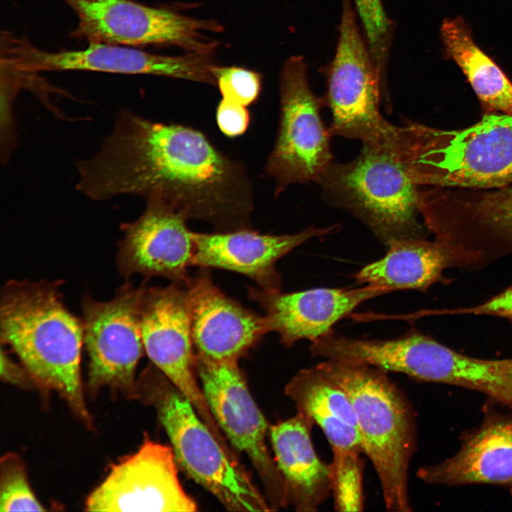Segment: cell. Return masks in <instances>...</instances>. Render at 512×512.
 Returning <instances> with one entry per match:
<instances>
[{
	"instance_id": "15",
	"label": "cell",
	"mask_w": 512,
	"mask_h": 512,
	"mask_svg": "<svg viewBox=\"0 0 512 512\" xmlns=\"http://www.w3.org/2000/svg\"><path fill=\"white\" fill-rule=\"evenodd\" d=\"M12 62L22 73L84 70L118 74L154 75L215 85L211 55L188 53L182 56L149 53L125 46L90 43L78 50L48 52L18 40Z\"/></svg>"
},
{
	"instance_id": "6",
	"label": "cell",
	"mask_w": 512,
	"mask_h": 512,
	"mask_svg": "<svg viewBox=\"0 0 512 512\" xmlns=\"http://www.w3.org/2000/svg\"><path fill=\"white\" fill-rule=\"evenodd\" d=\"M154 398L176 460L191 478L228 511L273 510L230 449L214 436L176 388L162 385Z\"/></svg>"
},
{
	"instance_id": "18",
	"label": "cell",
	"mask_w": 512,
	"mask_h": 512,
	"mask_svg": "<svg viewBox=\"0 0 512 512\" xmlns=\"http://www.w3.org/2000/svg\"><path fill=\"white\" fill-rule=\"evenodd\" d=\"M391 292L369 284L359 288H315L282 293L248 288L249 297L265 311L268 332L287 347L302 339L314 341L334 332L333 326L367 300Z\"/></svg>"
},
{
	"instance_id": "5",
	"label": "cell",
	"mask_w": 512,
	"mask_h": 512,
	"mask_svg": "<svg viewBox=\"0 0 512 512\" xmlns=\"http://www.w3.org/2000/svg\"><path fill=\"white\" fill-rule=\"evenodd\" d=\"M316 183L328 203L356 217L385 247L421 238L420 187L393 146L363 143L355 159L333 161Z\"/></svg>"
},
{
	"instance_id": "7",
	"label": "cell",
	"mask_w": 512,
	"mask_h": 512,
	"mask_svg": "<svg viewBox=\"0 0 512 512\" xmlns=\"http://www.w3.org/2000/svg\"><path fill=\"white\" fill-rule=\"evenodd\" d=\"M420 212L435 239L463 264L512 252V184L491 188L427 187Z\"/></svg>"
},
{
	"instance_id": "19",
	"label": "cell",
	"mask_w": 512,
	"mask_h": 512,
	"mask_svg": "<svg viewBox=\"0 0 512 512\" xmlns=\"http://www.w3.org/2000/svg\"><path fill=\"white\" fill-rule=\"evenodd\" d=\"M339 227H309L293 234H261L251 228L213 233L192 232L191 266L215 268L243 274L260 289L280 290L277 262L311 238L336 233Z\"/></svg>"
},
{
	"instance_id": "31",
	"label": "cell",
	"mask_w": 512,
	"mask_h": 512,
	"mask_svg": "<svg viewBox=\"0 0 512 512\" xmlns=\"http://www.w3.org/2000/svg\"><path fill=\"white\" fill-rule=\"evenodd\" d=\"M1 375L5 380L18 383L24 381L26 375H29L25 367L22 365L19 366L14 363L4 351L3 347L1 350Z\"/></svg>"
},
{
	"instance_id": "16",
	"label": "cell",
	"mask_w": 512,
	"mask_h": 512,
	"mask_svg": "<svg viewBox=\"0 0 512 512\" xmlns=\"http://www.w3.org/2000/svg\"><path fill=\"white\" fill-rule=\"evenodd\" d=\"M172 448L146 439L140 449L112 466L89 496V511H194L195 501L178 481Z\"/></svg>"
},
{
	"instance_id": "1",
	"label": "cell",
	"mask_w": 512,
	"mask_h": 512,
	"mask_svg": "<svg viewBox=\"0 0 512 512\" xmlns=\"http://www.w3.org/2000/svg\"><path fill=\"white\" fill-rule=\"evenodd\" d=\"M77 165V188L91 200L155 197L216 231L250 228L245 169L191 127L124 111L98 151Z\"/></svg>"
},
{
	"instance_id": "28",
	"label": "cell",
	"mask_w": 512,
	"mask_h": 512,
	"mask_svg": "<svg viewBox=\"0 0 512 512\" xmlns=\"http://www.w3.org/2000/svg\"><path fill=\"white\" fill-rule=\"evenodd\" d=\"M223 99L248 106L254 103L262 89L261 75L241 67H220L212 69Z\"/></svg>"
},
{
	"instance_id": "12",
	"label": "cell",
	"mask_w": 512,
	"mask_h": 512,
	"mask_svg": "<svg viewBox=\"0 0 512 512\" xmlns=\"http://www.w3.org/2000/svg\"><path fill=\"white\" fill-rule=\"evenodd\" d=\"M238 360H213L196 353V370L218 426L257 470L273 510L289 505L284 478L266 445L268 424L250 393Z\"/></svg>"
},
{
	"instance_id": "22",
	"label": "cell",
	"mask_w": 512,
	"mask_h": 512,
	"mask_svg": "<svg viewBox=\"0 0 512 512\" xmlns=\"http://www.w3.org/2000/svg\"><path fill=\"white\" fill-rule=\"evenodd\" d=\"M417 475L432 485H512V417L487 415L464 435L454 455L420 467Z\"/></svg>"
},
{
	"instance_id": "33",
	"label": "cell",
	"mask_w": 512,
	"mask_h": 512,
	"mask_svg": "<svg viewBox=\"0 0 512 512\" xmlns=\"http://www.w3.org/2000/svg\"><path fill=\"white\" fill-rule=\"evenodd\" d=\"M511 495H512V489H511Z\"/></svg>"
},
{
	"instance_id": "8",
	"label": "cell",
	"mask_w": 512,
	"mask_h": 512,
	"mask_svg": "<svg viewBox=\"0 0 512 512\" xmlns=\"http://www.w3.org/2000/svg\"><path fill=\"white\" fill-rule=\"evenodd\" d=\"M381 73L363 39L348 0H343L337 47L323 98L331 112V136L392 146L398 126L380 112Z\"/></svg>"
},
{
	"instance_id": "17",
	"label": "cell",
	"mask_w": 512,
	"mask_h": 512,
	"mask_svg": "<svg viewBox=\"0 0 512 512\" xmlns=\"http://www.w3.org/2000/svg\"><path fill=\"white\" fill-rule=\"evenodd\" d=\"M187 219L162 200L146 198V208L132 222L120 224L117 265L126 279L135 274L161 277L186 287L193 255Z\"/></svg>"
},
{
	"instance_id": "23",
	"label": "cell",
	"mask_w": 512,
	"mask_h": 512,
	"mask_svg": "<svg viewBox=\"0 0 512 512\" xmlns=\"http://www.w3.org/2000/svg\"><path fill=\"white\" fill-rule=\"evenodd\" d=\"M314 425L309 417L297 412L270 430L289 505L297 511H317L332 495V468L331 463H325L316 454L311 437Z\"/></svg>"
},
{
	"instance_id": "32",
	"label": "cell",
	"mask_w": 512,
	"mask_h": 512,
	"mask_svg": "<svg viewBox=\"0 0 512 512\" xmlns=\"http://www.w3.org/2000/svg\"><path fill=\"white\" fill-rule=\"evenodd\" d=\"M500 371L512 388V358L498 360Z\"/></svg>"
},
{
	"instance_id": "10",
	"label": "cell",
	"mask_w": 512,
	"mask_h": 512,
	"mask_svg": "<svg viewBox=\"0 0 512 512\" xmlns=\"http://www.w3.org/2000/svg\"><path fill=\"white\" fill-rule=\"evenodd\" d=\"M314 356L371 366L415 380L481 389L488 376L484 359L470 357L418 332L393 339H361L334 332L313 342Z\"/></svg>"
},
{
	"instance_id": "25",
	"label": "cell",
	"mask_w": 512,
	"mask_h": 512,
	"mask_svg": "<svg viewBox=\"0 0 512 512\" xmlns=\"http://www.w3.org/2000/svg\"><path fill=\"white\" fill-rule=\"evenodd\" d=\"M440 36L444 57L460 68L486 112L512 114V82L475 43L464 18H446Z\"/></svg>"
},
{
	"instance_id": "20",
	"label": "cell",
	"mask_w": 512,
	"mask_h": 512,
	"mask_svg": "<svg viewBox=\"0 0 512 512\" xmlns=\"http://www.w3.org/2000/svg\"><path fill=\"white\" fill-rule=\"evenodd\" d=\"M196 353L213 360H238L268 333L264 316L226 296L201 268L187 286Z\"/></svg>"
},
{
	"instance_id": "4",
	"label": "cell",
	"mask_w": 512,
	"mask_h": 512,
	"mask_svg": "<svg viewBox=\"0 0 512 512\" xmlns=\"http://www.w3.org/2000/svg\"><path fill=\"white\" fill-rule=\"evenodd\" d=\"M319 365L352 402L363 454L378 475L386 508L412 511L408 473L417 437L408 399L388 373L375 367L338 359Z\"/></svg>"
},
{
	"instance_id": "21",
	"label": "cell",
	"mask_w": 512,
	"mask_h": 512,
	"mask_svg": "<svg viewBox=\"0 0 512 512\" xmlns=\"http://www.w3.org/2000/svg\"><path fill=\"white\" fill-rule=\"evenodd\" d=\"M297 412L309 417L327 439L336 474L363 469L357 419L346 393L316 365L298 371L284 388Z\"/></svg>"
},
{
	"instance_id": "27",
	"label": "cell",
	"mask_w": 512,
	"mask_h": 512,
	"mask_svg": "<svg viewBox=\"0 0 512 512\" xmlns=\"http://www.w3.org/2000/svg\"><path fill=\"white\" fill-rule=\"evenodd\" d=\"M373 58L382 72L390 31V23L382 0H353Z\"/></svg>"
},
{
	"instance_id": "2",
	"label": "cell",
	"mask_w": 512,
	"mask_h": 512,
	"mask_svg": "<svg viewBox=\"0 0 512 512\" xmlns=\"http://www.w3.org/2000/svg\"><path fill=\"white\" fill-rule=\"evenodd\" d=\"M63 284V279L8 281L1 291L0 338L33 380L57 391L90 426L80 378L83 322L65 305Z\"/></svg>"
},
{
	"instance_id": "26",
	"label": "cell",
	"mask_w": 512,
	"mask_h": 512,
	"mask_svg": "<svg viewBox=\"0 0 512 512\" xmlns=\"http://www.w3.org/2000/svg\"><path fill=\"white\" fill-rule=\"evenodd\" d=\"M43 511L33 494L20 458L14 454L1 460L0 511Z\"/></svg>"
},
{
	"instance_id": "30",
	"label": "cell",
	"mask_w": 512,
	"mask_h": 512,
	"mask_svg": "<svg viewBox=\"0 0 512 512\" xmlns=\"http://www.w3.org/2000/svg\"><path fill=\"white\" fill-rule=\"evenodd\" d=\"M439 312L448 314L496 316L505 318L512 323V286L478 306Z\"/></svg>"
},
{
	"instance_id": "29",
	"label": "cell",
	"mask_w": 512,
	"mask_h": 512,
	"mask_svg": "<svg viewBox=\"0 0 512 512\" xmlns=\"http://www.w3.org/2000/svg\"><path fill=\"white\" fill-rule=\"evenodd\" d=\"M250 121L246 107L222 99L216 109V122L220 130L228 137L243 134Z\"/></svg>"
},
{
	"instance_id": "14",
	"label": "cell",
	"mask_w": 512,
	"mask_h": 512,
	"mask_svg": "<svg viewBox=\"0 0 512 512\" xmlns=\"http://www.w3.org/2000/svg\"><path fill=\"white\" fill-rule=\"evenodd\" d=\"M143 284L121 285L108 301L82 299L84 343L89 356V387H110L132 395L134 373L144 351L140 302Z\"/></svg>"
},
{
	"instance_id": "3",
	"label": "cell",
	"mask_w": 512,
	"mask_h": 512,
	"mask_svg": "<svg viewBox=\"0 0 512 512\" xmlns=\"http://www.w3.org/2000/svg\"><path fill=\"white\" fill-rule=\"evenodd\" d=\"M395 151L418 187L491 188L512 184V114L486 112L476 123L442 129L399 127Z\"/></svg>"
},
{
	"instance_id": "13",
	"label": "cell",
	"mask_w": 512,
	"mask_h": 512,
	"mask_svg": "<svg viewBox=\"0 0 512 512\" xmlns=\"http://www.w3.org/2000/svg\"><path fill=\"white\" fill-rule=\"evenodd\" d=\"M140 326L144 351L156 368L193 405L214 436L227 442L198 384L187 287L143 283Z\"/></svg>"
},
{
	"instance_id": "11",
	"label": "cell",
	"mask_w": 512,
	"mask_h": 512,
	"mask_svg": "<svg viewBox=\"0 0 512 512\" xmlns=\"http://www.w3.org/2000/svg\"><path fill=\"white\" fill-rule=\"evenodd\" d=\"M78 18L71 36L89 43L174 45L188 53L212 54L218 42L203 32H221L213 19H197L132 0H62Z\"/></svg>"
},
{
	"instance_id": "24",
	"label": "cell",
	"mask_w": 512,
	"mask_h": 512,
	"mask_svg": "<svg viewBox=\"0 0 512 512\" xmlns=\"http://www.w3.org/2000/svg\"><path fill=\"white\" fill-rule=\"evenodd\" d=\"M386 254L364 266L353 277L359 284L389 291H425L442 279L444 270L460 265L454 250L435 239L411 238L391 242Z\"/></svg>"
},
{
	"instance_id": "9",
	"label": "cell",
	"mask_w": 512,
	"mask_h": 512,
	"mask_svg": "<svg viewBox=\"0 0 512 512\" xmlns=\"http://www.w3.org/2000/svg\"><path fill=\"white\" fill-rule=\"evenodd\" d=\"M279 94L278 132L266 163L276 196L294 183L316 182L334 161L331 134L320 116L324 100L310 88L303 57L292 56L284 63Z\"/></svg>"
}]
</instances>
